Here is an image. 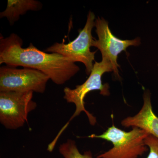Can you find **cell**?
Returning a JSON list of instances; mask_svg holds the SVG:
<instances>
[{
    "instance_id": "cell-5",
    "label": "cell",
    "mask_w": 158,
    "mask_h": 158,
    "mask_svg": "<svg viewBox=\"0 0 158 158\" xmlns=\"http://www.w3.org/2000/svg\"><path fill=\"white\" fill-rule=\"evenodd\" d=\"M33 91L0 92V122L7 129L22 127L30 112L36 109Z\"/></svg>"
},
{
    "instance_id": "cell-10",
    "label": "cell",
    "mask_w": 158,
    "mask_h": 158,
    "mask_svg": "<svg viewBox=\"0 0 158 158\" xmlns=\"http://www.w3.org/2000/svg\"><path fill=\"white\" fill-rule=\"evenodd\" d=\"M59 151L64 158H93L90 151H87L84 154L79 152L75 141L68 139L65 143L59 146Z\"/></svg>"
},
{
    "instance_id": "cell-11",
    "label": "cell",
    "mask_w": 158,
    "mask_h": 158,
    "mask_svg": "<svg viewBox=\"0 0 158 158\" xmlns=\"http://www.w3.org/2000/svg\"><path fill=\"white\" fill-rule=\"evenodd\" d=\"M145 145L149 148V153L146 158H158V139L149 135L144 139Z\"/></svg>"
},
{
    "instance_id": "cell-9",
    "label": "cell",
    "mask_w": 158,
    "mask_h": 158,
    "mask_svg": "<svg viewBox=\"0 0 158 158\" xmlns=\"http://www.w3.org/2000/svg\"><path fill=\"white\" fill-rule=\"evenodd\" d=\"M42 7V4L35 0H8L7 8L1 12L0 17L7 18L9 23L12 25L27 11H38Z\"/></svg>"
},
{
    "instance_id": "cell-3",
    "label": "cell",
    "mask_w": 158,
    "mask_h": 158,
    "mask_svg": "<svg viewBox=\"0 0 158 158\" xmlns=\"http://www.w3.org/2000/svg\"><path fill=\"white\" fill-rule=\"evenodd\" d=\"M149 135L139 128L134 127L131 131L126 132L113 125L102 135L93 134L88 137L100 138L113 143V148L97 158H138L148 151L144 139Z\"/></svg>"
},
{
    "instance_id": "cell-4",
    "label": "cell",
    "mask_w": 158,
    "mask_h": 158,
    "mask_svg": "<svg viewBox=\"0 0 158 158\" xmlns=\"http://www.w3.org/2000/svg\"><path fill=\"white\" fill-rule=\"evenodd\" d=\"M94 19V14L90 11L85 27L79 31L78 36L74 40L68 44H65L64 41L56 43L48 48L46 52L60 54L73 63L82 62L86 67L87 74H90L93 69V62L96 52V51L92 52L90 50L94 40L92 30L95 25Z\"/></svg>"
},
{
    "instance_id": "cell-1",
    "label": "cell",
    "mask_w": 158,
    "mask_h": 158,
    "mask_svg": "<svg viewBox=\"0 0 158 158\" xmlns=\"http://www.w3.org/2000/svg\"><path fill=\"white\" fill-rule=\"evenodd\" d=\"M23 41L17 34L0 37V64L7 66L33 69L48 76L55 84L62 85L80 70L75 63L56 53H48L30 43L23 48Z\"/></svg>"
},
{
    "instance_id": "cell-7",
    "label": "cell",
    "mask_w": 158,
    "mask_h": 158,
    "mask_svg": "<svg viewBox=\"0 0 158 158\" xmlns=\"http://www.w3.org/2000/svg\"><path fill=\"white\" fill-rule=\"evenodd\" d=\"M96 32L98 40L92 41L91 46L95 47L101 52L102 57L110 59L114 67V73L119 77L117 63L118 55L121 52L126 51L130 46L140 45L141 40L139 37L132 40H122L118 39L112 34L108 25V23L103 18L98 17L95 21Z\"/></svg>"
},
{
    "instance_id": "cell-8",
    "label": "cell",
    "mask_w": 158,
    "mask_h": 158,
    "mask_svg": "<svg viewBox=\"0 0 158 158\" xmlns=\"http://www.w3.org/2000/svg\"><path fill=\"white\" fill-rule=\"evenodd\" d=\"M143 100V106L138 114L124 118L122 121L121 125L126 127L139 128L158 139V117L153 111L148 90L144 92Z\"/></svg>"
},
{
    "instance_id": "cell-6",
    "label": "cell",
    "mask_w": 158,
    "mask_h": 158,
    "mask_svg": "<svg viewBox=\"0 0 158 158\" xmlns=\"http://www.w3.org/2000/svg\"><path fill=\"white\" fill-rule=\"evenodd\" d=\"M49 80L48 76L36 69L2 66L0 68V92L44 93Z\"/></svg>"
},
{
    "instance_id": "cell-2",
    "label": "cell",
    "mask_w": 158,
    "mask_h": 158,
    "mask_svg": "<svg viewBox=\"0 0 158 158\" xmlns=\"http://www.w3.org/2000/svg\"><path fill=\"white\" fill-rule=\"evenodd\" d=\"M112 71H114V67L112 62L106 57H102V62H96L94 64L90 76L85 83L81 85H77L75 89H72L68 87L64 88V99L67 102L72 103L75 105L76 110L68 122L61 129L54 139L55 142H57L59 137L68 127L70 121L82 112H85L88 116L90 125H95L97 122L96 117L85 109L84 99L88 93L95 90H100L102 95L109 96L110 94L109 84H103L102 77L103 74Z\"/></svg>"
}]
</instances>
